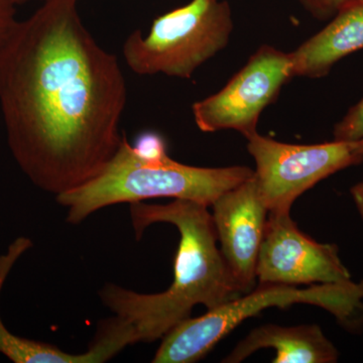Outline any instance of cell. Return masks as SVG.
Returning <instances> with one entry per match:
<instances>
[{"label": "cell", "instance_id": "6da1fadb", "mask_svg": "<svg viewBox=\"0 0 363 363\" xmlns=\"http://www.w3.org/2000/svg\"><path fill=\"white\" fill-rule=\"evenodd\" d=\"M78 0H45L0 49V109L21 171L64 194L116 154L128 90L116 57L81 20Z\"/></svg>", "mask_w": 363, "mask_h": 363}, {"label": "cell", "instance_id": "7a4b0ae2", "mask_svg": "<svg viewBox=\"0 0 363 363\" xmlns=\"http://www.w3.org/2000/svg\"><path fill=\"white\" fill-rule=\"evenodd\" d=\"M130 217L138 240L154 223L172 224L180 233L168 290L140 294L108 284L100 291L104 304L133 327L138 343L164 338L190 318L196 305L212 310L240 296L217 245L207 206L183 199L164 205L133 203Z\"/></svg>", "mask_w": 363, "mask_h": 363}, {"label": "cell", "instance_id": "3957f363", "mask_svg": "<svg viewBox=\"0 0 363 363\" xmlns=\"http://www.w3.org/2000/svg\"><path fill=\"white\" fill-rule=\"evenodd\" d=\"M253 174L243 166L200 168L174 161L162 136L147 131L138 136L135 145L123 135L116 154L96 177L56 198L67 208V222L79 224L102 208L155 198L189 200L209 207Z\"/></svg>", "mask_w": 363, "mask_h": 363}, {"label": "cell", "instance_id": "277c9868", "mask_svg": "<svg viewBox=\"0 0 363 363\" xmlns=\"http://www.w3.org/2000/svg\"><path fill=\"white\" fill-rule=\"evenodd\" d=\"M363 281L320 284L307 289L297 286L259 284L242 297L208 310L201 317L189 318L162 338L154 363H194L206 357L215 345L241 322L267 308L311 304L323 308L350 328L363 322Z\"/></svg>", "mask_w": 363, "mask_h": 363}, {"label": "cell", "instance_id": "5b68a950", "mask_svg": "<svg viewBox=\"0 0 363 363\" xmlns=\"http://www.w3.org/2000/svg\"><path fill=\"white\" fill-rule=\"evenodd\" d=\"M233 14L226 0H191L157 16L147 35L136 30L123 45V58L138 75L188 79L228 44Z\"/></svg>", "mask_w": 363, "mask_h": 363}, {"label": "cell", "instance_id": "8992f818", "mask_svg": "<svg viewBox=\"0 0 363 363\" xmlns=\"http://www.w3.org/2000/svg\"><path fill=\"white\" fill-rule=\"evenodd\" d=\"M247 140L257 167L253 179L269 213H291L294 202L306 191L363 162L359 140L290 145L259 133Z\"/></svg>", "mask_w": 363, "mask_h": 363}, {"label": "cell", "instance_id": "52a82bcc", "mask_svg": "<svg viewBox=\"0 0 363 363\" xmlns=\"http://www.w3.org/2000/svg\"><path fill=\"white\" fill-rule=\"evenodd\" d=\"M293 77L290 52L262 45L220 91L193 104L195 123L203 133L234 130L248 138L257 133L262 111Z\"/></svg>", "mask_w": 363, "mask_h": 363}, {"label": "cell", "instance_id": "ba28073f", "mask_svg": "<svg viewBox=\"0 0 363 363\" xmlns=\"http://www.w3.org/2000/svg\"><path fill=\"white\" fill-rule=\"evenodd\" d=\"M350 279L337 245L313 240L290 213H269L257 259L259 284H338Z\"/></svg>", "mask_w": 363, "mask_h": 363}, {"label": "cell", "instance_id": "9c48e42d", "mask_svg": "<svg viewBox=\"0 0 363 363\" xmlns=\"http://www.w3.org/2000/svg\"><path fill=\"white\" fill-rule=\"evenodd\" d=\"M220 252L238 290L250 292L257 285V266L269 210L253 176L217 198L211 205Z\"/></svg>", "mask_w": 363, "mask_h": 363}, {"label": "cell", "instance_id": "30bf717a", "mask_svg": "<svg viewBox=\"0 0 363 363\" xmlns=\"http://www.w3.org/2000/svg\"><path fill=\"white\" fill-rule=\"evenodd\" d=\"M264 348L276 351L274 363H334L339 357L338 350L318 325L267 324L253 329L222 362H243Z\"/></svg>", "mask_w": 363, "mask_h": 363}, {"label": "cell", "instance_id": "8fae6325", "mask_svg": "<svg viewBox=\"0 0 363 363\" xmlns=\"http://www.w3.org/2000/svg\"><path fill=\"white\" fill-rule=\"evenodd\" d=\"M363 49V0L344 7L323 30L291 52L293 76L321 78L344 57Z\"/></svg>", "mask_w": 363, "mask_h": 363}, {"label": "cell", "instance_id": "7c38bea8", "mask_svg": "<svg viewBox=\"0 0 363 363\" xmlns=\"http://www.w3.org/2000/svg\"><path fill=\"white\" fill-rule=\"evenodd\" d=\"M32 245L28 238H18L9 247V252L0 257V292L16 260ZM0 353L16 363H104L116 357V350L108 339L97 336L86 352L72 354L52 344L14 335L7 330L0 318Z\"/></svg>", "mask_w": 363, "mask_h": 363}, {"label": "cell", "instance_id": "4fadbf2b", "mask_svg": "<svg viewBox=\"0 0 363 363\" xmlns=\"http://www.w3.org/2000/svg\"><path fill=\"white\" fill-rule=\"evenodd\" d=\"M334 140L355 142L359 140L363 152V99L336 124L333 131Z\"/></svg>", "mask_w": 363, "mask_h": 363}, {"label": "cell", "instance_id": "5bb4252c", "mask_svg": "<svg viewBox=\"0 0 363 363\" xmlns=\"http://www.w3.org/2000/svg\"><path fill=\"white\" fill-rule=\"evenodd\" d=\"M359 0H298V4L315 20L330 21L343 9Z\"/></svg>", "mask_w": 363, "mask_h": 363}, {"label": "cell", "instance_id": "9a60e30c", "mask_svg": "<svg viewBox=\"0 0 363 363\" xmlns=\"http://www.w3.org/2000/svg\"><path fill=\"white\" fill-rule=\"evenodd\" d=\"M16 6L13 0H0V49L18 23Z\"/></svg>", "mask_w": 363, "mask_h": 363}, {"label": "cell", "instance_id": "2e32d148", "mask_svg": "<svg viewBox=\"0 0 363 363\" xmlns=\"http://www.w3.org/2000/svg\"><path fill=\"white\" fill-rule=\"evenodd\" d=\"M350 194L363 222V180L351 188Z\"/></svg>", "mask_w": 363, "mask_h": 363}, {"label": "cell", "instance_id": "e0dca14e", "mask_svg": "<svg viewBox=\"0 0 363 363\" xmlns=\"http://www.w3.org/2000/svg\"><path fill=\"white\" fill-rule=\"evenodd\" d=\"M13 1L18 6V4H26V2L30 1V0H13ZM43 1H45V0H43Z\"/></svg>", "mask_w": 363, "mask_h": 363}]
</instances>
